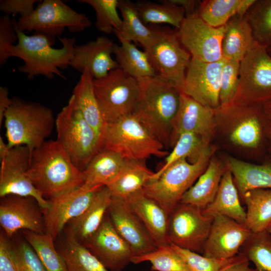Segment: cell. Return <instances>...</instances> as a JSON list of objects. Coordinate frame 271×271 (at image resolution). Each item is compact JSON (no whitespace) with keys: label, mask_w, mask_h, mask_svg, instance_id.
Returning <instances> with one entry per match:
<instances>
[{"label":"cell","mask_w":271,"mask_h":271,"mask_svg":"<svg viewBox=\"0 0 271 271\" xmlns=\"http://www.w3.org/2000/svg\"><path fill=\"white\" fill-rule=\"evenodd\" d=\"M213 141L232 156L263 162L269 156L271 120L262 105L232 101L214 109Z\"/></svg>","instance_id":"cell-1"},{"label":"cell","mask_w":271,"mask_h":271,"mask_svg":"<svg viewBox=\"0 0 271 271\" xmlns=\"http://www.w3.org/2000/svg\"><path fill=\"white\" fill-rule=\"evenodd\" d=\"M13 20L18 43L8 50L7 60L13 57L21 59L24 63L19 67L18 71L26 74L29 80L38 75H43L49 79L57 75L66 79L60 69H66L69 66L76 45L75 38L58 37L62 47L56 49L53 47L55 41L49 37L36 33L31 36L27 35L18 29L16 20Z\"/></svg>","instance_id":"cell-2"},{"label":"cell","mask_w":271,"mask_h":271,"mask_svg":"<svg viewBox=\"0 0 271 271\" xmlns=\"http://www.w3.org/2000/svg\"><path fill=\"white\" fill-rule=\"evenodd\" d=\"M137 80L140 92L132 114L165 148L169 149L181 92L158 75Z\"/></svg>","instance_id":"cell-3"},{"label":"cell","mask_w":271,"mask_h":271,"mask_svg":"<svg viewBox=\"0 0 271 271\" xmlns=\"http://www.w3.org/2000/svg\"><path fill=\"white\" fill-rule=\"evenodd\" d=\"M29 174L43 197L49 199L84 184L82 171L56 140L46 141L33 151Z\"/></svg>","instance_id":"cell-4"},{"label":"cell","mask_w":271,"mask_h":271,"mask_svg":"<svg viewBox=\"0 0 271 271\" xmlns=\"http://www.w3.org/2000/svg\"><path fill=\"white\" fill-rule=\"evenodd\" d=\"M12 99L4 116L8 147L26 146L31 155L50 136L56 118L50 108L38 102L17 97Z\"/></svg>","instance_id":"cell-5"},{"label":"cell","mask_w":271,"mask_h":271,"mask_svg":"<svg viewBox=\"0 0 271 271\" xmlns=\"http://www.w3.org/2000/svg\"><path fill=\"white\" fill-rule=\"evenodd\" d=\"M57 140L73 164L82 171L101 150L94 129L76 105L72 95L57 115Z\"/></svg>","instance_id":"cell-6"},{"label":"cell","mask_w":271,"mask_h":271,"mask_svg":"<svg viewBox=\"0 0 271 271\" xmlns=\"http://www.w3.org/2000/svg\"><path fill=\"white\" fill-rule=\"evenodd\" d=\"M164 148L132 113L106 124L101 146V150L115 152L125 160L142 161L167 157L169 153Z\"/></svg>","instance_id":"cell-7"},{"label":"cell","mask_w":271,"mask_h":271,"mask_svg":"<svg viewBox=\"0 0 271 271\" xmlns=\"http://www.w3.org/2000/svg\"><path fill=\"white\" fill-rule=\"evenodd\" d=\"M217 147L203 154L195 162L180 160L167 168L158 177L151 180L143 190L170 215L180 203L185 193L206 169Z\"/></svg>","instance_id":"cell-8"},{"label":"cell","mask_w":271,"mask_h":271,"mask_svg":"<svg viewBox=\"0 0 271 271\" xmlns=\"http://www.w3.org/2000/svg\"><path fill=\"white\" fill-rule=\"evenodd\" d=\"M153 37L147 52L158 75L173 84L181 93L191 56L181 44L177 30L151 26Z\"/></svg>","instance_id":"cell-9"},{"label":"cell","mask_w":271,"mask_h":271,"mask_svg":"<svg viewBox=\"0 0 271 271\" xmlns=\"http://www.w3.org/2000/svg\"><path fill=\"white\" fill-rule=\"evenodd\" d=\"M18 29L24 32L34 31L55 41L66 28L72 33L90 27L91 22L84 14L79 13L60 0H44L30 15L16 21Z\"/></svg>","instance_id":"cell-10"},{"label":"cell","mask_w":271,"mask_h":271,"mask_svg":"<svg viewBox=\"0 0 271 271\" xmlns=\"http://www.w3.org/2000/svg\"><path fill=\"white\" fill-rule=\"evenodd\" d=\"M239 84L233 101L262 105L271 100V55L255 41L239 62Z\"/></svg>","instance_id":"cell-11"},{"label":"cell","mask_w":271,"mask_h":271,"mask_svg":"<svg viewBox=\"0 0 271 271\" xmlns=\"http://www.w3.org/2000/svg\"><path fill=\"white\" fill-rule=\"evenodd\" d=\"M93 88L107 123L133 113L140 95L139 83L120 68L94 79Z\"/></svg>","instance_id":"cell-12"},{"label":"cell","mask_w":271,"mask_h":271,"mask_svg":"<svg viewBox=\"0 0 271 271\" xmlns=\"http://www.w3.org/2000/svg\"><path fill=\"white\" fill-rule=\"evenodd\" d=\"M213 217L204 215L193 205L180 203L169 216L168 236L170 243L203 254Z\"/></svg>","instance_id":"cell-13"},{"label":"cell","mask_w":271,"mask_h":271,"mask_svg":"<svg viewBox=\"0 0 271 271\" xmlns=\"http://www.w3.org/2000/svg\"><path fill=\"white\" fill-rule=\"evenodd\" d=\"M31 153L26 146L11 148L1 161L0 197L15 195L35 199L43 213L49 207V200L41 194L29 174Z\"/></svg>","instance_id":"cell-14"},{"label":"cell","mask_w":271,"mask_h":271,"mask_svg":"<svg viewBox=\"0 0 271 271\" xmlns=\"http://www.w3.org/2000/svg\"><path fill=\"white\" fill-rule=\"evenodd\" d=\"M224 31L225 26L212 27L197 12L185 17L177 33L181 44L192 58L213 62L223 59L222 42Z\"/></svg>","instance_id":"cell-15"},{"label":"cell","mask_w":271,"mask_h":271,"mask_svg":"<svg viewBox=\"0 0 271 271\" xmlns=\"http://www.w3.org/2000/svg\"><path fill=\"white\" fill-rule=\"evenodd\" d=\"M101 186L83 184L49 199V207L43 213L45 232L56 237L66 224L86 210Z\"/></svg>","instance_id":"cell-16"},{"label":"cell","mask_w":271,"mask_h":271,"mask_svg":"<svg viewBox=\"0 0 271 271\" xmlns=\"http://www.w3.org/2000/svg\"><path fill=\"white\" fill-rule=\"evenodd\" d=\"M223 63V58L213 62L191 58L181 93L212 109L218 107Z\"/></svg>","instance_id":"cell-17"},{"label":"cell","mask_w":271,"mask_h":271,"mask_svg":"<svg viewBox=\"0 0 271 271\" xmlns=\"http://www.w3.org/2000/svg\"><path fill=\"white\" fill-rule=\"evenodd\" d=\"M0 224L8 237L20 230L45 232L43 210L32 197L10 195L2 197Z\"/></svg>","instance_id":"cell-18"},{"label":"cell","mask_w":271,"mask_h":271,"mask_svg":"<svg viewBox=\"0 0 271 271\" xmlns=\"http://www.w3.org/2000/svg\"><path fill=\"white\" fill-rule=\"evenodd\" d=\"M82 244L109 271H122L134 256L114 228L108 214L97 231Z\"/></svg>","instance_id":"cell-19"},{"label":"cell","mask_w":271,"mask_h":271,"mask_svg":"<svg viewBox=\"0 0 271 271\" xmlns=\"http://www.w3.org/2000/svg\"><path fill=\"white\" fill-rule=\"evenodd\" d=\"M251 234L244 224L224 215H216L202 255L217 259L232 258L239 253Z\"/></svg>","instance_id":"cell-20"},{"label":"cell","mask_w":271,"mask_h":271,"mask_svg":"<svg viewBox=\"0 0 271 271\" xmlns=\"http://www.w3.org/2000/svg\"><path fill=\"white\" fill-rule=\"evenodd\" d=\"M185 132L196 133L212 143L214 109L181 93L179 107L172 125L170 148H173L180 135Z\"/></svg>","instance_id":"cell-21"},{"label":"cell","mask_w":271,"mask_h":271,"mask_svg":"<svg viewBox=\"0 0 271 271\" xmlns=\"http://www.w3.org/2000/svg\"><path fill=\"white\" fill-rule=\"evenodd\" d=\"M107 214L114 228L134 256L148 253L158 247L146 227L123 199L112 197Z\"/></svg>","instance_id":"cell-22"},{"label":"cell","mask_w":271,"mask_h":271,"mask_svg":"<svg viewBox=\"0 0 271 271\" xmlns=\"http://www.w3.org/2000/svg\"><path fill=\"white\" fill-rule=\"evenodd\" d=\"M114 44L112 40L100 36L86 44L75 45L69 66L81 73L87 70L93 79L101 78L119 68L111 57Z\"/></svg>","instance_id":"cell-23"},{"label":"cell","mask_w":271,"mask_h":271,"mask_svg":"<svg viewBox=\"0 0 271 271\" xmlns=\"http://www.w3.org/2000/svg\"><path fill=\"white\" fill-rule=\"evenodd\" d=\"M147 228L157 247L170 244L168 236L169 214L143 189L122 199Z\"/></svg>","instance_id":"cell-24"},{"label":"cell","mask_w":271,"mask_h":271,"mask_svg":"<svg viewBox=\"0 0 271 271\" xmlns=\"http://www.w3.org/2000/svg\"><path fill=\"white\" fill-rule=\"evenodd\" d=\"M231 172L240 198L254 189H271V157L260 164L241 160L229 154L221 157Z\"/></svg>","instance_id":"cell-25"},{"label":"cell","mask_w":271,"mask_h":271,"mask_svg":"<svg viewBox=\"0 0 271 271\" xmlns=\"http://www.w3.org/2000/svg\"><path fill=\"white\" fill-rule=\"evenodd\" d=\"M112 200V196L106 186H101L95 193L86 210L73 219L68 227L67 237L83 244L98 229Z\"/></svg>","instance_id":"cell-26"},{"label":"cell","mask_w":271,"mask_h":271,"mask_svg":"<svg viewBox=\"0 0 271 271\" xmlns=\"http://www.w3.org/2000/svg\"><path fill=\"white\" fill-rule=\"evenodd\" d=\"M227 169L222 158L215 153L204 172L183 195L180 203L195 206L201 210L214 200Z\"/></svg>","instance_id":"cell-27"},{"label":"cell","mask_w":271,"mask_h":271,"mask_svg":"<svg viewBox=\"0 0 271 271\" xmlns=\"http://www.w3.org/2000/svg\"><path fill=\"white\" fill-rule=\"evenodd\" d=\"M240 201L232 173L227 168L214 200L202 210V212L212 217L218 215H224L245 225L246 211Z\"/></svg>","instance_id":"cell-28"},{"label":"cell","mask_w":271,"mask_h":271,"mask_svg":"<svg viewBox=\"0 0 271 271\" xmlns=\"http://www.w3.org/2000/svg\"><path fill=\"white\" fill-rule=\"evenodd\" d=\"M93 79L90 72L85 70L81 73L72 95L82 115L97 133L101 146L107 123L95 94Z\"/></svg>","instance_id":"cell-29"},{"label":"cell","mask_w":271,"mask_h":271,"mask_svg":"<svg viewBox=\"0 0 271 271\" xmlns=\"http://www.w3.org/2000/svg\"><path fill=\"white\" fill-rule=\"evenodd\" d=\"M125 161L115 152L100 150L82 171L84 184L89 187L109 186L119 174Z\"/></svg>","instance_id":"cell-30"},{"label":"cell","mask_w":271,"mask_h":271,"mask_svg":"<svg viewBox=\"0 0 271 271\" xmlns=\"http://www.w3.org/2000/svg\"><path fill=\"white\" fill-rule=\"evenodd\" d=\"M254 42L251 28L245 16L236 15L225 25L222 42V57L240 62Z\"/></svg>","instance_id":"cell-31"},{"label":"cell","mask_w":271,"mask_h":271,"mask_svg":"<svg viewBox=\"0 0 271 271\" xmlns=\"http://www.w3.org/2000/svg\"><path fill=\"white\" fill-rule=\"evenodd\" d=\"M120 45L114 44L116 61L125 74L137 79L155 76L156 70L146 51L139 50L131 42L115 34Z\"/></svg>","instance_id":"cell-32"},{"label":"cell","mask_w":271,"mask_h":271,"mask_svg":"<svg viewBox=\"0 0 271 271\" xmlns=\"http://www.w3.org/2000/svg\"><path fill=\"white\" fill-rule=\"evenodd\" d=\"M154 173L147 167L145 161L125 160L116 178L107 187L113 197L125 199L143 190Z\"/></svg>","instance_id":"cell-33"},{"label":"cell","mask_w":271,"mask_h":271,"mask_svg":"<svg viewBox=\"0 0 271 271\" xmlns=\"http://www.w3.org/2000/svg\"><path fill=\"white\" fill-rule=\"evenodd\" d=\"M240 200L246 207L247 228L253 233L266 230L271 223V189L248 190Z\"/></svg>","instance_id":"cell-34"},{"label":"cell","mask_w":271,"mask_h":271,"mask_svg":"<svg viewBox=\"0 0 271 271\" xmlns=\"http://www.w3.org/2000/svg\"><path fill=\"white\" fill-rule=\"evenodd\" d=\"M255 0H204L201 1L198 14L212 27L224 26L236 15L244 16Z\"/></svg>","instance_id":"cell-35"},{"label":"cell","mask_w":271,"mask_h":271,"mask_svg":"<svg viewBox=\"0 0 271 271\" xmlns=\"http://www.w3.org/2000/svg\"><path fill=\"white\" fill-rule=\"evenodd\" d=\"M214 146L215 145L196 133L185 132L181 134L171 152L166 157L164 165L154 173L151 180L158 177L170 166L182 159H186L191 163L197 162Z\"/></svg>","instance_id":"cell-36"},{"label":"cell","mask_w":271,"mask_h":271,"mask_svg":"<svg viewBox=\"0 0 271 271\" xmlns=\"http://www.w3.org/2000/svg\"><path fill=\"white\" fill-rule=\"evenodd\" d=\"M118 9L122 19L119 32L114 31L124 39L140 44L144 50L150 45L153 37L151 27H148L141 20L135 3L129 0H118Z\"/></svg>","instance_id":"cell-37"},{"label":"cell","mask_w":271,"mask_h":271,"mask_svg":"<svg viewBox=\"0 0 271 271\" xmlns=\"http://www.w3.org/2000/svg\"><path fill=\"white\" fill-rule=\"evenodd\" d=\"M160 2V4L146 1L135 3L143 22L145 25L167 24L179 29L186 17L184 9L169 0Z\"/></svg>","instance_id":"cell-38"},{"label":"cell","mask_w":271,"mask_h":271,"mask_svg":"<svg viewBox=\"0 0 271 271\" xmlns=\"http://www.w3.org/2000/svg\"><path fill=\"white\" fill-rule=\"evenodd\" d=\"M67 271H109L82 244L67 237L58 251Z\"/></svg>","instance_id":"cell-39"},{"label":"cell","mask_w":271,"mask_h":271,"mask_svg":"<svg viewBox=\"0 0 271 271\" xmlns=\"http://www.w3.org/2000/svg\"><path fill=\"white\" fill-rule=\"evenodd\" d=\"M26 241L34 250L47 271H67L64 260L56 248L54 237L45 232L24 230Z\"/></svg>","instance_id":"cell-40"},{"label":"cell","mask_w":271,"mask_h":271,"mask_svg":"<svg viewBox=\"0 0 271 271\" xmlns=\"http://www.w3.org/2000/svg\"><path fill=\"white\" fill-rule=\"evenodd\" d=\"M254 41L271 48V0H255L244 15Z\"/></svg>","instance_id":"cell-41"},{"label":"cell","mask_w":271,"mask_h":271,"mask_svg":"<svg viewBox=\"0 0 271 271\" xmlns=\"http://www.w3.org/2000/svg\"><path fill=\"white\" fill-rule=\"evenodd\" d=\"M239 252L254 264L255 271H271V234L266 230L252 233Z\"/></svg>","instance_id":"cell-42"},{"label":"cell","mask_w":271,"mask_h":271,"mask_svg":"<svg viewBox=\"0 0 271 271\" xmlns=\"http://www.w3.org/2000/svg\"><path fill=\"white\" fill-rule=\"evenodd\" d=\"M149 261L152 271H190L188 266L171 244L158 247L148 253L133 256L134 264Z\"/></svg>","instance_id":"cell-43"},{"label":"cell","mask_w":271,"mask_h":271,"mask_svg":"<svg viewBox=\"0 0 271 271\" xmlns=\"http://www.w3.org/2000/svg\"><path fill=\"white\" fill-rule=\"evenodd\" d=\"M78 2L91 6L96 13L95 27L98 31L110 34L114 31L119 32L122 19L119 16L117 9L118 0H79Z\"/></svg>","instance_id":"cell-44"},{"label":"cell","mask_w":271,"mask_h":271,"mask_svg":"<svg viewBox=\"0 0 271 271\" xmlns=\"http://www.w3.org/2000/svg\"><path fill=\"white\" fill-rule=\"evenodd\" d=\"M170 244L184 260L190 271H220L236 261L240 255L239 253L229 259L210 258Z\"/></svg>","instance_id":"cell-45"},{"label":"cell","mask_w":271,"mask_h":271,"mask_svg":"<svg viewBox=\"0 0 271 271\" xmlns=\"http://www.w3.org/2000/svg\"><path fill=\"white\" fill-rule=\"evenodd\" d=\"M239 61L224 58L220 82V105L234 100L239 84Z\"/></svg>","instance_id":"cell-46"},{"label":"cell","mask_w":271,"mask_h":271,"mask_svg":"<svg viewBox=\"0 0 271 271\" xmlns=\"http://www.w3.org/2000/svg\"><path fill=\"white\" fill-rule=\"evenodd\" d=\"M19 271H47L37 254L26 241L13 246Z\"/></svg>","instance_id":"cell-47"},{"label":"cell","mask_w":271,"mask_h":271,"mask_svg":"<svg viewBox=\"0 0 271 271\" xmlns=\"http://www.w3.org/2000/svg\"><path fill=\"white\" fill-rule=\"evenodd\" d=\"M18 41V36L14 29L13 20L10 16L3 15L0 17V65L7 61L8 50Z\"/></svg>","instance_id":"cell-48"},{"label":"cell","mask_w":271,"mask_h":271,"mask_svg":"<svg viewBox=\"0 0 271 271\" xmlns=\"http://www.w3.org/2000/svg\"><path fill=\"white\" fill-rule=\"evenodd\" d=\"M38 0H1L0 11L5 15L13 17L18 14L20 17L31 15L35 10V4L41 2Z\"/></svg>","instance_id":"cell-49"},{"label":"cell","mask_w":271,"mask_h":271,"mask_svg":"<svg viewBox=\"0 0 271 271\" xmlns=\"http://www.w3.org/2000/svg\"><path fill=\"white\" fill-rule=\"evenodd\" d=\"M0 271H19L14 256L13 246L8 237H0Z\"/></svg>","instance_id":"cell-50"},{"label":"cell","mask_w":271,"mask_h":271,"mask_svg":"<svg viewBox=\"0 0 271 271\" xmlns=\"http://www.w3.org/2000/svg\"><path fill=\"white\" fill-rule=\"evenodd\" d=\"M239 254V257L236 261L220 271H255L254 268L249 267V261L245 255L241 252Z\"/></svg>","instance_id":"cell-51"},{"label":"cell","mask_w":271,"mask_h":271,"mask_svg":"<svg viewBox=\"0 0 271 271\" xmlns=\"http://www.w3.org/2000/svg\"><path fill=\"white\" fill-rule=\"evenodd\" d=\"M175 5L183 8L185 12L186 17L198 12L201 1L196 0H169Z\"/></svg>","instance_id":"cell-52"},{"label":"cell","mask_w":271,"mask_h":271,"mask_svg":"<svg viewBox=\"0 0 271 271\" xmlns=\"http://www.w3.org/2000/svg\"><path fill=\"white\" fill-rule=\"evenodd\" d=\"M12 102L9 97V90L7 87H0V126L4 119L5 114Z\"/></svg>","instance_id":"cell-53"},{"label":"cell","mask_w":271,"mask_h":271,"mask_svg":"<svg viewBox=\"0 0 271 271\" xmlns=\"http://www.w3.org/2000/svg\"><path fill=\"white\" fill-rule=\"evenodd\" d=\"M10 148L6 143L2 136L0 137V161H2L8 153Z\"/></svg>","instance_id":"cell-54"},{"label":"cell","mask_w":271,"mask_h":271,"mask_svg":"<svg viewBox=\"0 0 271 271\" xmlns=\"http://www.w3.org/2000/svg\"><path fill=\"white\" fill-rule=\"evenodd\" d=\"M263 108L271 120V100L262 105Z\"/></svg>","instance_id":"cell-55"},{"label":"cell","mask_w":271,"mask_h":271,"mask_svg":"<svg viewBox=\"0 0 271 271\" xmlns=\"http://www.w3.org/2000/svg\"><path fill=\"white\" fill-rule=\"evenodd\" d=\"M269 155L271 157V131L269 138Z\"/></svg>","instance_id":"cell-56"},{"label":"cell","mask_w":271,"mask_h":271,"mask_svg":"<svg viewBox=\"0 0 271 271\" xmlns=\"http://www.w3.org/2000/svg\"><path fill=\"white\" fill-rule=\"evenodd\" d=\"M266 230L271 234V223L268 226Z\"/></svg>","instance_id":"cell-57"},{"label":"cell","mask_w":271,"mask_h":271,"mask_svg":"<svg viewBox=\"0 0 271 271\" xmlns=\"http://www.w3.org/2000/svg\"><path fill=\"white\" fill-rule=\"evenodd\" d=\"M268 53L271 55V48L267 49Z\"/></svg>","instance_id":"cell-58"}]
</instances>
